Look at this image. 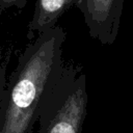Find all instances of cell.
<instances>
[{
    "instance_id": "cell-1",
    "label": "cell",
    "mask_w": 133,
    "mask_h": 133,
    "mask_svg": "<svg viewBox=\"0 0 133 133\" xmlns=\"http://www.w3.org/2000/svg\"><path fill=\"white\" fill-rule=\"evenodd\" d=\"M65 32L54 26L27 45L0 103V133H33L43 101L61 77Z\"/></svg>"
},
{
    "instance_id": "cell-2",
    "label": "cell",
    "mask_w": 133,
    "mask_h": 133,
    "mask_svg": "<svg viewBox=\"0 0 133 133\" xmlns=\"http://www.w3.org/2000/svg\"><path fill=\"white\" fill-rule=\"evenodd\" d=\"M86 113V76L80 66L65 64L43 101L36 133H81Z\"/></svg>"
},
{
    "instance_id": "cell-3",
    "label": "cell",
    "mask_w": 133,
    "mask_h": 133,
    "mask_svg": "<svg viewBox=\"0 0 133 133\" xmlns=\"http://www.w3.org/2000/svg\"><path fill=\"white\" fill-rule=\"evenodd\" d=\"M82 14L90 37L112 45L117 36L125 0H72Z\"/></svg>"
},
{
    "instance_id": "cell-4",
    "label": "cell",
    "mask_w": 133,
    "mask_h": 133,
    "mask_svg": "<svg viewBox=\"0 0 133 133\" xmlns=\"http://www.w3.org/2000/svg\"><path fill=\"white\" fill-rule=\"evenodd\" d=\"M72 5V0H36L28 25V39L32 41L44 31L56 26L58 20Z\"/></svg>"
},
{
    "instance_id": "cell-5",
    "label": "cell",
    "mask_w": 133,
    "mask_h": 133,
    "mask_svg": "<svg viewBox=\"0 0 133 133\" xmlns=\"http://www.w3.org/2000/svg\"><path fill=\"white\" fill-rule=\"evenodd\" d=\"M6 68H7V61L3 56L1 47H0V103L4 97L7 80H6Z\"/></svg>"
}]
</instances>
